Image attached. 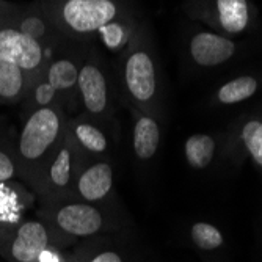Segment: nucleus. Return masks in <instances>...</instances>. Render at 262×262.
Segmentation results:
<instances>
[{
	"label": "nucleus",
	"mask_w": 262,
	"mask_h": 262,
	"mask_svg": "<svg viewBox=\"0 0 262 262\" xmlns=\"http://www.w3.org/2000/svg\"><path fill=\"white\" fill-rule=\"evenodd\" d=\"M185 11L192 19L229 38L247 33L254 24L251 0H188Z\"/></svg>",
	"instance_id": "obj_8"
},
{
	"label": "nucleus",
	"mask_w": 262,
	"mask_h": 262,
	"mask_svg": "<svg viewBox=\"0 0 262 262\" xmlns=\"http://www.w3.org/2000/svg\"><path fill=\"white\" fill-rule=\"evenodd\" d=\"M76 262H129L127 254L113 245H94V237L77 244Z\"/></svg>",
	"instance_id": "obj_24"
},
{
	"label": "nucleus",
	"mask_w": 262,
	"mask_h": 262,
	"mask_svg": "<svg viewBox=\"0 0 262 262\" xmlns=\"http://www.w3.org/2000/svg\"><path fill=\"white\" fill-rule=\"evenodd\" d=\"M88 42L66 39L58 49L54 51L41 73V76L61 96L64 110L69 116L80 112L79 73Z\"/></svg>",
	"instance_id": "obj_7"
},
{
	"label": "nucleus",
	"mask_w": 262,
	"mask_h": 262,
	"mask_svg": "<svg viewBox=\"0 0 262 262\" xmlns=\"http://www.w3.org/2000/svg\"><path fill=\"white\" fill-rule=\"evenodd\" d=\"M32 82L24 69L0 60V105H20Z\"/></svg>",
	"instance_id": "obj_19"
},
{
	"label": "nucleus",
	"mask_w": 262,
	"mask_h": 262,
	"mask_svg": "<svg viewBox=\"0 0 262 262\" xmlns=\"http://www.w3.org/2000/svg\"><path fill=\"white\" fill-rule=\"evenodd\" d=\"M76 241L55 232L41 219H26L20 225L0 231V257L7 262H33L49 245L74 247Z\"/></svg>",
	"instance_id": "obj_6"
},
{
	"label": "nucleus",
	"mask_w": 262,
	"mask_h": 262,
	"mask_svg": "<svg viewBox=\"0 0 262 262\" xmlns=\"http://www.w3.org/2000/svg\"><path fill=\"white\" fill-rule=\"evenodd\" d=\"M68 39L96 41V33L115 17L137 11L135 0H35Z\"/></svg>",
	"instance_id": "obj_4"
},
{
	"label": "nucleus",
	"mask_w": 262,
	"mask_h": 262,
	"mask_svg": "<svg viewBox=\"0 0 262 262\" xmlns=\"http://www.w3.org/2000/svg\"><path fill=\"white\" fill-rule=\"evenodd\" d=\"M86 162L66 137L57 154L46 165L32 190L38 203L66 200L71 195L74 181Z\"/></svg>",
	"instance_id": "obj_9"
},
{
	"label": "nucleus",
	"mask_w": 262,
	"mask_h": 262,
	"mask_svg": "<svg viewBox=\"0 0 262 262\" xmlns=\"http://www.w3.org/2000/svg\"><path fill=\"white\" fill-rule=\"evenodd\" d=\"M54 104H63L61 96L57 93V90L39 74L36 79H33L26 98L20 102V120L29 116L30 113H33L35 110L51 107Z\"/></svg>",
	"instance_id": "obj_23"
},
{
	"label": "nucleus",
	"mask_w": 262,
	"mask_h": 262,
	"mask_svg": "<svg viewBox=\"0 0 262 262\" xmlns=\"http://www.w3.org/2000/svg\"><path fill=\"white\" fill-rule=\"evenodd\" d=\"M77 259V244L74 247H58L49 245L39 253L33 262H76Z\"/></svg>",
	"instance_id": "obj_26"
},
{
	"label": "nucleus",
	"mask_w": 262,
	"mask_h": 262,
	"mask_svg": "<svg viewBox=\"0 0 262 262\" xmlns=\"http://www.w3.org/2000/svg\"><path fill=\"white\" fill-rule=\"evenodd\" d=\"M190 237H192V242L200 250H204V251H213L225 244L223 234L220 232V229L204 222H198L192 226V229H190Z\"/></svg>",
	"instance_id": "obj_25"
},
{
	"label": "nucleus",
	"mask_w": 262,
	"mask_h": 262,
	"mask_svg": "<svg viewBox=\"0 0 262 262\" xmlns=\"http://www.w3.org/2000/svg\"><path fill=\"white\" fill-rule=\"evenodd\" d=\"M16 7V2H8V0H0V24L5 20V17L11 13Z\"/></svg>",
	"instance_id": "obj_27"
},
{
	"label": "nucleus",
	"mask_w": 262,
	"mask_h": 262,
	"mask_svg": "<svg viewBox=\"0 0 262 262\" xmlns=\"http://www.w3.org/2000/svg\"><path fill=\"white\" fill-rule=\"evenodd\" d=\"M237 52H239V44L232 38L213 30H196L187 41L188 60L203 69L226 64L237 55Z\"/></svg>",
	"instance_id": "obj_14"
},
{
	"label": "nucleus",
	"mask_w": 262,
	"mask_h": 262,
	"mask_svg": "<svg viewBox=\"0 0 262 262\" xmlns=\"http://www.w3.org/2000/svg\"><path fill=\"white\" fill-rule=\"evenodd\" d=\"M260 88L259 77L253 74H244L231 79L219 86L213 93V104L217 105H235L247 99H251Z\"/></svg>",
	"instance_id": "obj_20"
},
{
	"label": "nucleus",
	"mask_w": 262,
	"mask_h": 262,
	"mask_svg": "<svg viewBox=\"0 0 262 262\" xmlns=\"http://www.w3.org/2000/svg\"><path fill=\"white\" fill-rule=\"evenodd\" d=\"M217 146H219L217 138L210 134L198 132L190 135L184 145L185 160L192 168L204 170L215 159Z\"/></svg>",
	"instance_id": "obj_22"
},
{
	"label": "nucleus",
	"mask_w": 262,
	"mask_h": 262,
	"mask_svg": "<svg viewBox=\"0 0 262 262\" xmlns=\"http://www.w3.org/2000/svg\"><path fill=\"white\" fill-rule=\"evenodd\" d=\"M120 104L163 118V85L152 38L146 19H141L130 42L113 63Z\"/></svg>",
	"instance_id": "obj_1"
},
{
	"label": "nucleus",
	"mask_w": 262,
	"mask_h": 262,
	"mask_svg": "<svg viewBox=\"0 0 262 262\" xmlns=\"http://www.w3.org/2000/svg\"><path fill=\"white\" fill-rule=\"evenodd\" d=\"M17 132L7 116H0V182L19 178L16 162Z\"/></svg>",
	"instance_id": "obj_21"
},
{
	"label": "nucleus",
	"mask_w": 262,
	"mask_h": 262,
	"mask_svg": "<svg viewBox=\"0 0 262 262\" xmlns=\"http://www.w3.org/2000/svg\"><path fill=\"white\" fill-rule=\"evenodd\" d=\"M0 26L14 29L30 36L51 52L58 49L68 39L61 35V32L55 27L51 17L46 14V11L35 0L27 4H16V7L11 10V13L5 17V20Z\"/></svg>",
	"instance_id": "obj_11"
},
{
	"label": "nucleus",
	"mask_w": 262,
	"mask_h": 262,
	"mask_svg": "<svg viewBox=\"0 0 262 262\" xmlns=\"http://www.w3.org/2000/svg\"><path fill=\"white\" fill-rule=\"evenodd\" d=\"M115 173L116 166L113 157L86 162L74 181L69 198L93 204H112Z\"/></svg>",
	"instance_id": "obj_12"
},
{
	"label": "nucleus",
	"mask_w": 262,
	"mask_h": 262,
	"mask_svg": "<svg viewBox=\"0 0 262 262\" xmlns=\"http://www.w3.org/2000/svg\"><path fill=\"white\" fill-rule=\"evenodd\" d=\"M68 116L63 104H54L22 118V127L17 132L16 162L19 179L30 188L60 149Z\"/></svg>",
	"instance_id": "obj_2"
},
{
	"label": "nucleus",
	"mask_w": 262,
	"mask_h": 262,
	"mask_svg": "<svg viewBox=\"0 0 262 262\" xmlns=\"http://www.w3.org/2000/svg\"><path fill=\"white\" fill-rule=\"evenodd\" d=\"M64 137L73 143L85 162L113 157V148L118 140L98 121L79 112L68 116Z\"/></svg>",
	"instance_id": "obj_10"
},
{
	"label": "nucleus",
	"mask_w": 262,
	"mask_h": 262,
	"mask_svg": "<svg viewBox=\"0 0 262 262\" xmlns=\"http://www.w3.org/2000/svg\"><path fill=\"white\" fill-rule=\"evenodd\" d=\"M36 217L60 235L76 242L118 231L123 226L112 210V204H93L73 198L39 203Z\"/></svg>",
	"instance_id": "obj_5"
},
{
	"label": "nucleus",
	"mask_w": 262,
	"mask_h": 262,
	"mask_svg": "<svg viewBox=\"0 0 262 262\" xmlns=\"http://www.w3.org/2000/svg\"><path fill=\"white\" fill-rule=\"evenodd\" d=\"M80 112L102 124L116 140H120L118 98L113 64L96 41H90L79 73Z\"/></svg>",
	"instance_id": "obj_3"
},
{
	"label": "nucleus",
	"mask_w": 262,
	"mask_h": 262,
	"mask_svg": "<svg viewBox=\"0 0 262 262\" xmlns=\"http://www.w3.org/2000/svg\"><path fill=\"white\" fill-rule=\"evenodd\" d=\"M132 116V152L140 163L151 162L162 141V118L140 110H129Z\"/></svg>",
	"instance_id": "obj_16"
},
{
	"label": "nucleus",
	"mask_w": 262,
	"mask_h": 262,
	"mask_svg": "<svg viewBox=\"0 0 262 262\" xmlns=\"http://www.w3.org/2000/svg\"><path fill=\"white\" fill-rule=\"evenodd\" d=\"M54 52L14 29L0 26V60L8 61L36 79Z\"/></svg>",
	"instance_id": "obj_13"
},
{
	"label": "nucleus",
	"mask_w": 262,
	"mask_h": 262,
	"mask_svg": "<svg viewBox=\"0 0 262 262\" xmlns=\"http://www.w3.org/2000/svg\"><path fill=\"white\" fill-rule=\"evenodd\" d=\"M36 195L22 181L0 182V231L11 229L29 219V212L36 206Z\"/></svg>",
	"instance_id": "obj_15"
},
{
	"label": "nucleus",
	"mask_w": 262,
	"mask_h": 262,
	"mask_svg": "<svg viewBox=\"0 0 262 262\" xmlns=\"http://www.w3.org/2000/svg\"><path fill=\"white\" fill-rule=\"evenodd\" d=\"M228 145L232 154L250 157L262 170V110L250 113L235 123Z\"/></svg>",
	"instance_id": "obj_17"
},
{
	"label": "nucleus",
	"mask_w": 262,
	"mask_h": 262,
	"mask_svg": "<svg viewBox=\"0 0 262 262\" xmlns=\"http://www.w3.org/2000/svg\"><path fill=\"white\" fill-rule=\"evenodd\" d=\"M141 19L143 17H140L138 10L115 17L99 29V32L96 33V42L104 52L118 57L130 42Z\"/></svg>",
	"instance_id": "obj_18"
}]
</instances>
